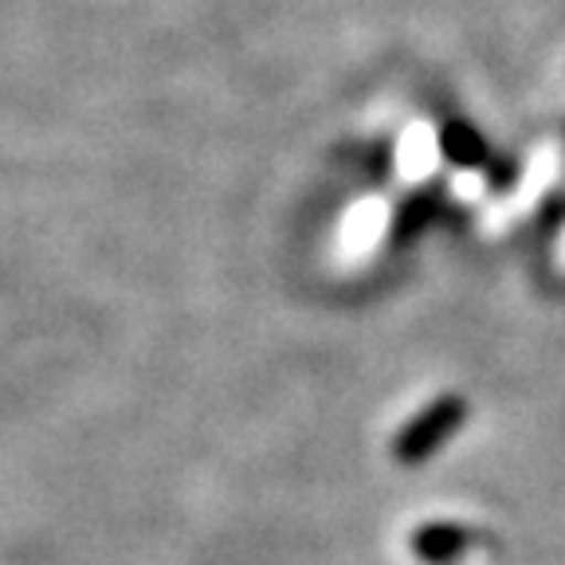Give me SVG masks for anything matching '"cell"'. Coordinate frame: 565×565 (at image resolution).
Instances as JSON below:
<instances>
[{"label":"cell","mask_w":565,"mask_h":565,"mask_svg":"<svg viewBox=\"0 0 565 565\" xmlns=\"http://www.w3.org/2000/svg\"><path fill=\"white\" fill-rule=\"evenodd\" d=\"M444 150H448V158L459 161V166H476V161H483V141L476 138L471 126L451 122L448 130H444Z\"/></svg>","instance_id":"obj_3"},{"label":"cell","mask_w":565,"mask_h":565,"mask_svg":"<svg viewBox=\"0 0 565 565\" xmlns=\"http://www.w3.org/2000/svg\"><path fill=\"white\" fill-rule=\"evenodd\" d=\"M463 420H468V405L459 397H440L428 408H420L393 440L397 463H424L428 456H436Z\"/></svg>","instance_id":"obj_1"},{"label":"cell","mask_w":565,"mask_h":565,"mask_svg":"<svg viewBox=\"0 0 565 565\" xmlns=\"http://www.w3.org/2000/svg\"><path fill=\"white\" fill-rule=\"evenodd\" d=\"M471 546V534L456 522H428L413 534V554L428 565H448L456 562L463 550Z\"/></svg>","instance_id":"obj_2"},{"label":"cell","mask_w":565,"mask_h":565,"mask_svg":"<svg viewBox=\"0 0 565 565\" xmlns=\"http://www.w3.org/2000/svg\"><path fill=\"white\" fill-rule=\"evenodd\" d=\"M433 216V201L428 196H416V201H408L405 209H401V221H397V239L413 236L416 228H420L424 221Z\"/></svg>","instance_id":"obj_4"}]
</instances>
